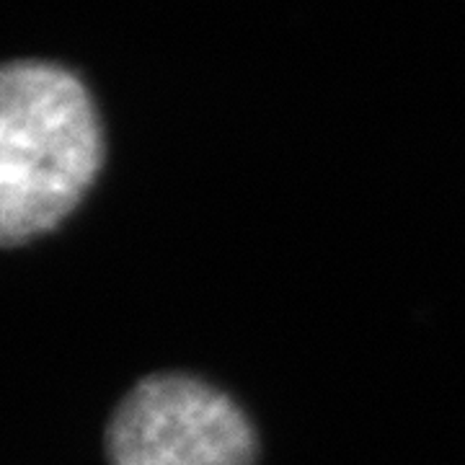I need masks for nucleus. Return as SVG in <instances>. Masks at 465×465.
Here are the masks:
<instances>
[{"label":"nucleus","instance_id":"f257e3e1","mask_svg":"<svg viewBox=\"0 0 465 465\" xmlns=\"http://www.w3.org/2000/svg\"><path fill=\"white\" fill-rule=\"evenodd\" d=\"M101 161L99 114L75 73L45 60L0 65V246L57 228Z\"/></svg>","mask_w":465,"mask_h":465},{"label":"nucleus","instance_id":"f03ea898","mask_svg":"<svg viewBox=\"0 0 465 465\" xmlns=\"http://www.w3.org/2000/svg\"><path fill=\"white\" fill-rule=\"evenodd\" d=\"M106 455L112 465H253L256 440L246 414L223 391L163 372L119 401Z\"/></svg>","mask_w":465,"mask_h":465}]
</instances>
